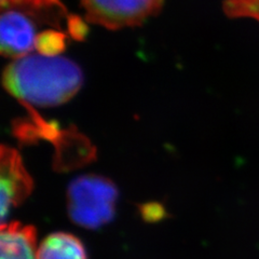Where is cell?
<instances>
[{
	"instance_id": "6da1fadb",
	"label": "cell",
	"mask_w": 259,
	"mask_h": 259,
	"mask_svg": "<svg viewBox=\"0 0 259 259\" xmlns=\"http://www.w3.org/2000/svg\"><path fill=\"white\" fill-rule=\"evenodd\" d=\"M82 71L60 55L15 59L4 72L6 90L26 106L51 107L68 102L82 85Z\"/></svg>"
},
{
	"instance_id": "7a4b0ae2",
	"label": "cell",
	"mask_w": 259,
	"mask_h": 259,
	"mask_svg": "<svg viewBox=\"0 0 259 259\" xmlns=\"http://www.w3.org/2000/svg\"><path fill=\"white\" fill-rule=\"evenodd\" d=\"M117 198L116 186L107 178L97 175L78 177L68 188L70 218L84 228H99L112 220Z\"/></svg>"
},
{
	"instance_id": "3957f363",
	"label": "cell",
	"mask_w": 259,
	"mask_h": 259,
	"mask_svg": "<svg viewBox=\"0 0 259 259\" xmlns=\"http://www.w3.org/2000/svg\"><path fill=\"white\" fill-rule=\"evenodd\" d=\"M85 20L108 29L141 25L157 14L164 0H80Z\"/></svg>"
},
{
	"instance_id": "277c9868",
	"label": "cell",
	"mask_w": 259,
	"mask_h": 259,
	"mask_svg": "<svg viewBox=\"0 0 259 259\" xmlns=\"http://www.w3.org/2000/svg\"><path fill=\"white\" fill-rule=\"evenodd\" d=\"M34 188L31 177L24 167L20 153L7 146L2 147V168H0V199L2 218L5 223L12 207L20 205Z\"/></svg>"
},
{
	"instance_id": "5b68a950",
	"label": "cell",
	"mask_w": 259,
	"mask_h": 259,
	"mask_svg": "<svg viewBox=\"0 0 259 259\" xmlns=\"http://www.w3.org/2000/svg\"><path fill=\"white\" fill-rule=\"evenodd\" d=\"M2 53L8 58L20 59L28 55L36 46V27L31 19L15 9H3Z\"/></svg>"
},
{
	"instance_id": "8992f818",
	"label": "cell",
	"mask_w": 259,
	"mask_h": 259,
	"mask_svg": "<svg viewBox=\"0 0 259 259\" xmlns=\"http://www.w3.org/2000/svg\"><path fill=\"white\" fill-rule=\"evenodd\" d=\"M2 259H36V229L19 222L3 223L0 231Z\"/></svg>"
},
{
	"instance_id": "52a82bcc",
	"label": "cell",
	"mask_w": 259,
	"mask_h": 259,
	"mask_svg": "<svg viewBox=\"0 0 259 259\" xmlns=\"http://www.w3.org/2000/svg\"><path fill=\"white\" fill-rule=\"evenodd\" d=\"M36 259H88V256L82 242L74 234L55 232L41 242Z\"/></svg>"
},
{
	"instance_id": "ba28073f",
	"label": "cell",
	"mask_w": 259,
	"mask_h": 259,
	"mask_svg": "<svg viewBox=\"0 0 259 259\" xmlns=\"http://www.w3.org/2000/svg\"><path fill=\"white\" fill-rule=\"evenodd\" d=\"M3 9H21L26 10L29 14L38 15L44 20L55 21L59 16H65L68 20L70 14L61 0H2Z\"/></svg>"
},
{
	"instance_id": "9c48e42d",
	"label": "cell",
	"mask_w": 259,
	"mask_h": 259,
	"mask_svg": "<svg viewBox=\"0 0 259 259\" xmlns=\"http://www.w3.org/2000/svg\"><path fill=\"white\" fill-rule=\"evenodd\" d=\"M65 46H66V38L63 32L55 29H48L37 35L35 49L39 54L56 56L64 51Z\"/></svg>"
},
{
	"instance_id": "30bf717a",
	"label": "cell",
	"mask_w": 259,
	"mask_h": 259,
	"mask_svg": "<svg viewBox=\"0 0 259 259\" xmlns=\"http://www.w3.org/2000/svg\"><path fill=\"white\" fill-rule=\"evenodd\" d=\"M224 12L232 19H253L259 23V0H225Z\"/></svg>"
},
{
	"instance_id": "8fae6325",
	"label": "cell",
	"mask_w": 259,
	"mask_h": 259,
	"mask_svg": "<svg viewBox=\"0 0 259 259\" xmlns=\"http://www.w3.org/2000/svg\"><path fill=\"white\" fill-rule=\"evenodd\" d=\"M69 35L76 40H82L87 35V24L79 16L70 15L67 20Z\"/></svg>"
}]
</instances>
